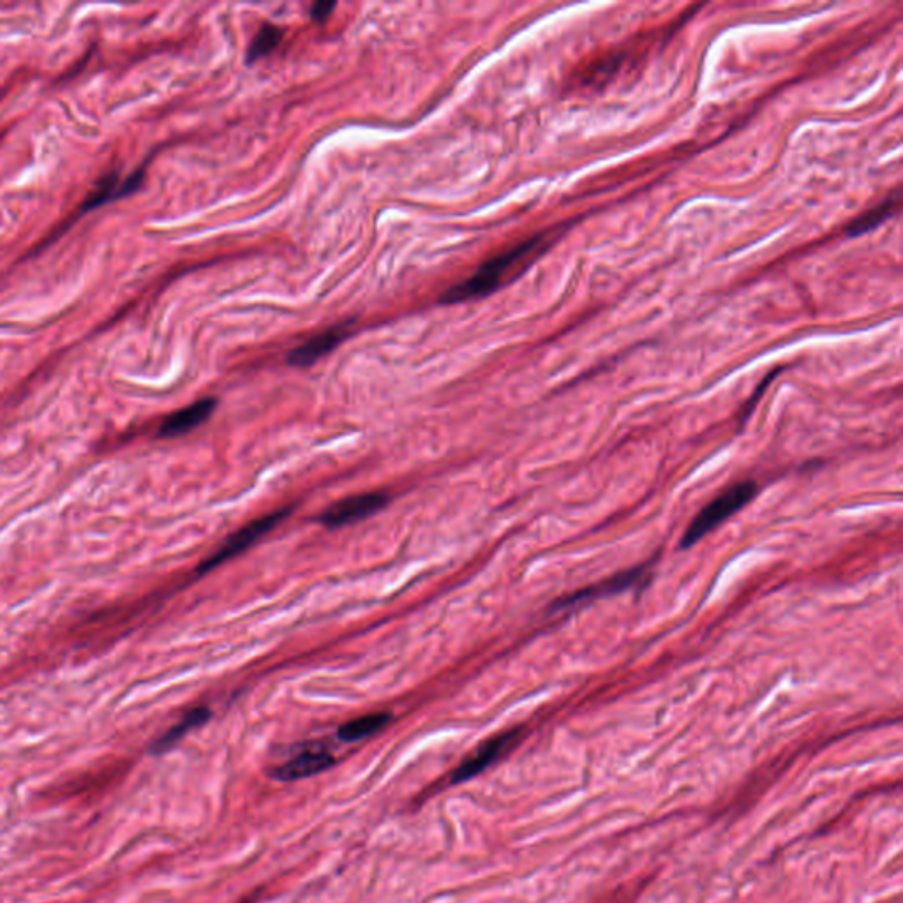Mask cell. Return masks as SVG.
Here are the masks:
<instances>
[{"label":"cell","mask_w":903,"mask_h":903,"mask_svg":"<svg viewBox=\"0 0 903 903\" xmlns=\"http://www.w3.org/2000/svg\"><path fill=\"white\" fill-rule=\"evenodd\" d=\"M898 205H900L898 195L891 196L888 200H884V202H882L881 205H877L875 209L868 210L863 216L854 219V221L849 224V235H851V237H858V235H865V233L872 232L879 224L888 221L889 217L896 214Z\"/></svg>","instance_id":"11"},{"label":"cell","mask_w":903,"mask_h":903,"mask_svg":"<svg viewBox=\"0 0 903 903\" xmlns=\"http://www.w3.org/2000/svg\"><path fill=\"white\" fill-rule=\"evenodd\" d=\"M519 738V731L503 732L496 738H491L484 745L475 750V754L468 757L466 761L454 771L452 775V784H463L466 780L477 777L478 773H482L484 769L489 768L496 759H500L501 755L507 752L508 748L514 745Z\"/></svg>","instance_id":"7"},{"label":"cell","mask_w":903,"mask_h":903,"mask_svg":"<svg viewBox=\"0 0 903 903\" xmlns=\"http://www.w3.org/2000/svg\"><path fill=\"white\" fill-rule=\"evenodd\" d=\"M209 718L210 711L207 708H196L193 709V711H189L186 717L182 718L179 724L173 727L172 731L166 732L165 736L157 741L154 752L161 754V752L170 750L177 741H180V739L186 736L187 732L193 731L196 727L205 724Z\"/></svg>","instance_id":"12"},{"label":"cell","mask_w":903,"mask_h":903,"mask_svg":"<svg viewBox=\"0 0 903 903\" xmlns=\"http://www.w3.org/2000/svg\"><path fill=\"white\" fill-rule=\"evenodd\" d=\"M290 514H292V508H281L277 512H272V514L265 515V517H260L253 523L247 524L237 533H233L232 537L224 542L223 547L203 563L202 567H200V574H207L212 568L223 565L224 561L232 560L237 554L244 553L251 545L256 544L260 538L265 537L267 533L274 530L277 524L283 523L284 519Z\"/></svg>","instance_id":"3"},{"label":"cell","mask_w":903,"mask_h":903,"mask_svg":"<svg viewBox=\"0 0 903 903\" xmlns=\"http://www.w3.org/2000/svg\"><path fill=\"white\" fill-rule=\"evenodd\" d=\"M336 8V2H325V0L314 2L313 6H311V18H313V22H327L332 13L336 11Z\"/></svg>","instance_id":"14"},{"label":"cell","mask_w":903,"mask_h":903,"mask_svg":"<svg viewBox=\"0 0 903 903\" xmlns=\"http://www.w3.org/2000/svg\"><path fill=\"white\" fill-rule=\"evenodd\" d=\"M648 579H650V568H630V570H625V572H620V574L612 575V577L605 579L602 583L593 584L590 588H584V590L575 591L568 597L560 598L554 604L553 609L554 611H561V609H568V607L588 604V602H593V600H598V598L609 597V595H616V593H621V591L632 590V588L642 586V584L648 583Z\"/></svg>","instance_id":"4"},{"label":"cell","mask_w":903,"mask_h":903,"mask_svg":"<svg viewBox=\"0 0 903 903\" xmlns=\"http://www.w3.org/2000/svg\"><path fill=\"white\" fill-rule=\"evenodd\" d=\"M353 329H355V320L343 321L330 329L323 330L306 343L300 344L299 348L290 351L288 364L293 367L313 366L314 362L323 359L325 355L336 350L339 344L344 343L353 334Z\"/></svg>","instance_id":"6"},{"label":"cell","mask_w":903,"mask_h":903,"mask_svg":"<svg viewBox=\"0 0 903 903\" xmlns=\"http://www.w3.org/2000/svg\"><path fill=\"white\" fill-rule=\"evenodd\" d=\"M757 489L759 487L754 480H743V482L729 487L725 493L720 494L718 498L702 508L681 538V549H688L697 544L701 538L715 530L718 524L724 523L731 515L748 505L750 501L754 500Z\"/></svg>","instance_id":"2"},{"label":"cell","mask_w":903,"mask_h":903,"mask_svg":"<svg viewBox=\"0 0 903 903\" xmlns=\"http://www.w3.org/2000/svg\"><path fill=\"white\" fill-rule=\"evenodd\" d=\"M390 720H392L390 713L364 715V717L355 718V720H350V722L341 725L337 736H339L341 741H346V743L362 741V739L373 736L376 732L383 731L390 724Z\"/></svg>","instance_id":"10"},{"label":"cell","mask_w":903,"mask_h":903,"mask_svg":"<svg viewBox=\"0 0 903 903\" xmlns=\"http://www.w3.org/2000/svg\"><path fill=\"white\" fill-rule=\"evenodd\" d=\"M558 239L554 230L537 233L505 253L498 254L484 263L480 269L463 283L452 286L441 295L440 304H463L468 300L486 299L503 286L523 276L538 258H542L549 247Z\"/></svg>","instance_id":"1"},{"label":"cell","mask_w":903,"mask_h":903,"mask_svg":"<svg viewBox=\"0 0 903 903\" xmlns=\"http://www.w3.org/2000/svg\"><path fill=\"white\" fill-rule=\"evenodd\" d=\"M334 762H336V759L329 752H323V750L304 752V754L297 755L290 761L281 764L279 768L274 769L272 775L277 780H281V782H295V780H302V778L320 775L323 771L332 768Z\"/></svg>","instance_id":"9"},{"label":"cell","mask_w":903,"mask_h":903,"mask_svg":"<svg viewBox=\"0 0 903 903\" xmlns=\"http://www.w3.org/2000/svg\"><path fill=\"white\" fill-rule=\"evenodd\" d=\"M217 401L214 397L200 399L196 403L189 404L182 410L175 411L170 417L166 418L161 426V436L165 438H175L182 434L195 431L196 427L202 426L203 422L209 420L210 415L216 410Z\"/></svg>","instance_id":"8"},{"label":"cell","mask_w":903,"mask_h":903,"mask_svg":"<svg viewBox=\"0 0 903 903\" xmlns=\"http://www.w3.org/2000/svg\"><path fill=\"white\" fill-rule=\"evenodd\" d=\"M283 38L284 29L277 27V25H272V23H265V25L260 27V30L256 32V36H254L251 45H249V50H247V62H249V64H254L256 60L267 57L269 53L276 50L279 43L283 41Z\"/></svg>","instance_id":"13"},{"label":"cell","mask_w":903,"mask_h":903,"mask_svg":"<svg viewBox=\"0 0 903 903\" xmlns=\"http://www.w3.org/2000/svg\"><path fill=\"white\" fill-rule=\"evenodd\" d=\"M389 503V498L381 493H366L350 496L346 500L337 501L336 505L327 508L321 515V523L327 528H343L348 524L359 523L367 517L380 512Z\"/></svg>","instance_id":"5"}]
</instances>
